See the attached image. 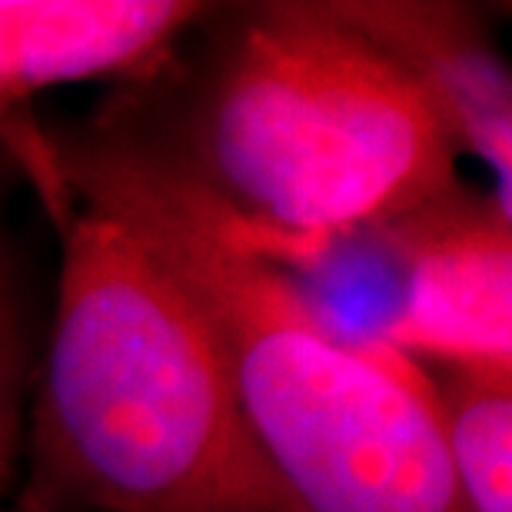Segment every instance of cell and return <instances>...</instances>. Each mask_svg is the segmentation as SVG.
Returning <instances> with one entry per match:
<instances>
[{"label": "cell", "mask_w": 512, "mask_h": 512, "mask_svg": "<svg viewBox=\"0 0 512 512\" xmlns=\"http://www.w3.org/2000/svg\"><path fill=\"white\" fill-rule=\"evenodd\" d=\"M30 459V512H303L197 313L137 237L94 207L64 227Z\"/></svg>", "instance_id": "obj_3"}, {"label": "cell", "mask_w": 512, "mask_h": 512, "mask_svg": "<svg viewBox=\"0 0 512 512\" xmlns=\"http://www.w3.org/2000/svg\"><path fill=\"white\" fill-rule=\"evenodd\" d=\"M210 10L200 0H0V150L34 180L60 230L74 197L34 100L84 80L143 84Z\"/></svg>", "instance_id": "obj_4"}, {"label": "cell", "mask_w": 512, "mask_h": 512, "mask_svg": "<svg viewBox=\"0 0 512 512\" xmlns=\"http://www.w3.org/2000/svg\"><path fill=\"white\" fill-rule=\"evenodd\" d=\"M419 366L459 503L466 512H512V363Z\"/></svg>", "instance_id": "obj_7"}, {"label": "cell", "mask_w": 512, "mask_h": 512, "mask_svg": "<svg viewBox=\"0 0 512 512\" xmlns=\"http://www.w3.org/2000/svg\"><path fill=\"white\" fill-rule=\"evenodd\" d=\"M70 197L127 227L197 313L233 396L303 512H466L423 366L343 340L280 263L104 127L54 137Z\"/></svg>", "instance_id": "obj_2"}, {"label": "cell", "mask_w": 512, "mask_h": 512, "mask_svg": "<svg viewBox=\"0 0 512 512\" xmlns=\"http://www.w3.org/2000/svg\"><path fill=\"white\" fill-rule=\"evenodd\" d=\"M403 270L389 333L409 360L512 363V217L456 183L376 230Z\"/></svg>", "instance_id": "obj_5"}, {"label": "cell", "mask_w": 512, "mask_h": 512, "mask_svg": "<svg viewBox=\"0 0 512 512\" xmlns=\"http://www.w3.org/2000/svg\"><path fill=\"white\" fill-rule=\"evenodd\" d=\"M190 40L97 127L266 260H310L459 183L433 107L326 0L213 4Z\"/></svg>", "instance_id": "obj_1"}, {"label": "cell", "mask_w": 512, "mask_h": 512, "mask_svg": "<svg viewBox=\"0 0 512 512\" xmlns=\"http://www.w3.org/2000/svg\"><path fill=\"white\" fill-rule=\"evenodd\" d=\"M24 439V343L14 300L0 303V499H7Z\"/></svg>", "instance_id": "obj_8"}, {"label": "cell", "mask_w": 512, "mask_h": 512, "mask_svg": "<svg viewBox=\"0 0 512 512\" xmlns=\"http://www.w3.org/2000/svg\"><path fill=\"white\" fill-rule=\"evenodd\" d=\"M409 77L456 153L496 177L493 200L512 217V74L483 10L453 0H326Z\"/></svg>", "instance_id": "obj_6"}, {"label": "cell", "mask_w": 512, "mask_h": 512, "mask_svg": "<svg viewBox=\"0 0 512 512\" xmlns=\"http://www.w3.org/2000/svg\"><path fill=\"white\" fill-rule=\"evenodd\" d=\"M10 300V286H7V273H4V253H0V303Z\"/></svg>", "instance_id": "obj_9"}, {"label": "cell", "mask_w": 512, "mask_h": 512, "mask_svg": "<svg viewBox=\"0 0 512 512\" xmlns=\"http://www.w3.org/2000/svg\"><path fill=\"white\" fill-rule=\"evenodd\" d=\"M0 512H30V509L24 503H20V506H7L4 499H0Z\"/></svg>", "instance_id": "obj_10"}]
</instances>
